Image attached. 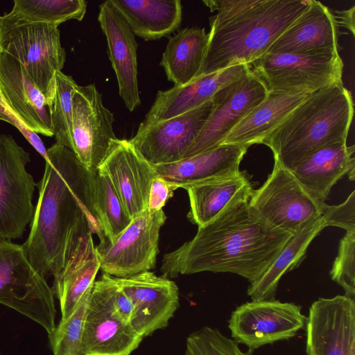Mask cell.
<instances>
[{
	"label": "cell",
	"instance_id": "obj_1",
	"mask_svg": "<svg viewBox=\"0 0 355 355\" xmlns=\"http://www.w3.org/2000/svg\"><path fill=\"white\" fill-rule=\"evenodd\" d=\"M44 160L30 233L22 247L42 277L55 279L93 234L100 240L104 234L94 207V171L56 142L46 150Z\"/></svg>",
	"mask_w": 355,
	"mask_h": 355
},
{
	"label": "cell",
	"instance_id": "obj_2",
	"mask_svg": "<svg viewBox=\"0 0 355 355\" xmlns=\"http://www.w3.org/2000/svg\"><path fill=\"white\" fill-rule=\"evenodd\" d=\"M293 234L269 225L248 202H239L198 227L191 240L164 254L161 271L168 278L206 271L230 272L252 284Z\"/></svg>",
	"mask_w": 355,
	"mask_h": 355
},
{
	"label": "cell",
	"instance_id": "obj_3",
	"mask_svg": "<svg viewBox=\"0 0 355 355\" xmlns=\"http://www.w3.org/2000/svg\"><path fill=\"white\" fill-rule=\"evenodd\" d=\"M354 116L352 93L342 83L309 94L262 141L275 163L292 171L317 150L347 142Z\"/></svg>",
	"mask_w": 355,
	"mask_h": 355
},
{
	"label": "cell",
	"instance_id": "obj_4",
	"mask_svg": "<svg viewBox=\"0 0 355 355\" xmlns=\"http://www.w3.org/2000/svg\"><path fill=\"white\" fill-rule=\"evenodd\" d=\"M310 1L263 0L230 21L210 28L205 56L198 77L239 64H251L266 53L307 8Z\"/></svg>",
	"mask_w": 355,
	"mask_h": 355
},
{
	"label": "cell",
	"instance_id": "obj_5",
	"mask_svg": "<svg viewBox=\"0 0 355 355\" xmlns=\"http://www.w3.org/2000/svg\"><path fill=\"white\" fill-rule=\"evenodd\" d=\"M58 27L0 16V50L24 66L51 109L55 92V74L62 71L66 60Z\"/></svg>",
	"mask_w": 355,
	"mask_h": 355
},
{
	"label": "cell",
	"instance_id": "obj_6",
	"mask_svg": "<svg viewBox=\"0 0 355 355\" xmlns=\"http://www.w3.org/2000/svg\"><path fill=\"white\" fill-rule=\"evenodd\" d=\"M54 293L28 260L22 245L0 239V304L41 325L55 328Z\"/></svg>",
	"mask_w": 355,
	"mask_h": 355
},
{
	"label": "cell",
	"instance_id": "obj_7",
	"mask_svg": "<svg viewBox=\"0 0 355 355\" xmlns=\"http://www.w3.org/2000/svg\"><path fill=\"white\" fill-rule=\"evenodd\" d=\"M251 64L271 94H311L343 82L339 54L266 53Z\"/></svg>",
	"mask_w": 355,
	"mask_h": 355
},
{
	"label": "cell",
	"instance_id": "obj_8",
	"mask_svg": "<svg viewBox=\"0 0 355 355\" xmlns=\"http://www.w3.org/2000/svg\"><path fill=\"white\" fill-rule=\"evenodd\" d=\"M166 216L163 209L147 208L112 241L104 238L95 246L100 270L115 277H126L150 271L156 264L161 227Z\"/></svg>",
	"mask_w": 355,
	"mask_h": 355
},
{
	"label": "cell",
	"instance_id": "obj_9",
	"mask_svg": "<svg viewBox=\"0 0 355 355\" xmlns=\"http://www.w3.org/2000/svg\"><path fill=\"white\" fill-rule=\"evenodd\" d=\"M250 207L271 226L295 233L323 214L318 202L293 173L275 163L265 182L253 193Z\"/></svg>",
	"mask_w": 355,
	"mask_h": 355
},
{
	"label": "cell",
	"instance_id": "obj_10",
	"mask_svg": "<svg viewBox=\"0 0 355 355\" xmlns=\"http://www.w3.org/2000/svg\"><path fill=\"white\" fill-rule=\"evenodd\" d=\"M29 162L11 135L0 134V239H20L33 219L37 184L26 169Z\"/></svg>",
	"mask_w": 355,
	"mask_h": 355
},
{
	"label": "cell",
	"instance_id": "obj_11",
	"mask_svg": "<svg viewBox=\"0 0 355 355\" xmlns=\"http://www.w3.org/2000/svg\"><path fill=\"white\" fill-rule=\"evenodd\" d=\"M301 306L273 299L252 300L231 313L232 339L250 350L295 337L306 323Z\"/></svg>",
	"mask_w": 355,
	"mask_h": 355
},
{
	"label": "cell",
	"instance_id": "obj_12",
	"mask_svg": "<svg viewBox=\"0 0 355 355\" xmlns=\"http://www.w3.org/2000/svg\"><path fill=\"white\" fill-rule=\"evenodd\" d=\"M114 121L94 84L77 87L72 96L70 150L90 171L98 168L118 139Z\"/></svg>",
	"mask_w": 355,
	"mask_h": 355
},
{
	"label": "cell",
	"instance_id": "obj_13",
	"mask_svg": "<svg viewBox=\"0 0 355 355\" xmlns=\"http://www.w3.org/2000/svg\"><path fill=\"white\" fill-rule=\"evenodd\" d=\"M112 277L103 274L92 288L84 322L86 355H130L143 340L116 313Z\"/></svg>",
	"mask_w": 355,
	"mask_h": 355
},
{
	"label": "cell",
	"instance_id": "obj_14",
	"mask_svg": "<svg viewBox=\"0 0 355 355\" xmlns=\"http://www.w3.org/2000/svg\"><path fill=\"white\" fill-rule=\"evenodd\" d=\"M268 94L265 84L252 69L220 89L212 98L214 107L209 119L183 159L220 146L232 128Z\"/></svg>",
	"mask_w": 355,
	"mask_h": 355
},
{
	"label": "cell",
	"instance_id": "obj_15",
	"mask_svg": "<svg viewBox=\"0 0 355 355\" xmlns=\"http://www.w3.org/2000/svg\"><path fill=\"white\" fill-rule=\"evenodd\" d=\"M305 326L306 355H355L354 298H318L309 307Z\"/></svg>",
	"mask_w": 355,
	"mask_h": 355
},
{
	"label": "cell",
	"instance_id": "obj_16",
	"mask_svg": "<svg viewBox=\"0 0 355 355\" xmlns=\"http://www.w3.org/2000/svg\"><path fill=\"white\" fill-rule=\"evenodd\" d=\"M213 107L211 99L178 116L139 128L129 141L152 165L180 161L204 127Z\"/></svg>",
	"mask_w": 355,
	"mask_h": 355
},
{
	"label": "cell",
	"instance_id": "obj_17",
	"mask_svg": "<svg viewBox=\"0 0 355 355\" xmlns=\"http://www.w3.org/2000/svg\"><path fill=\"white\" fill-rule=\"evenodd\" d=\"M113 278L132 303L130 324L143 338L168 325L180 306L179 289L173 281L150 271Z\"/></svg>",
	"mask_w": 355,
	"mask_h": 355
},
{
	"label": "cell",
	"instance_id": "obj_18",
	"mask_svg": "<svg viewBox=\"0 0 355 355\" xmlns=\"http://www.w3.org/2000/svg\"><path fill=\"white\" fill-rule=\"evenodd\" d=\"M98 21L105 35L107 54L120 96L132 112L141 103L137 80V43L125 19L111 0L99 6Z\"/></svg>",
	"mask_w": 355,
	"mask_h": 355
},
{
	"label": "cell",
	"instance_id": "obj_19",
	"mask_svg": "<svg viewBox=\"0 0 355 355\" xmlns=\"http://www.w3.org/2000/svg\"><path fill=\"white\" fill-rule=\"evenodd\" d=\"M99 167L110 177L131 219L147 208L150 185L158 175L129 140L118 139Z\"/></svg>",
	"mask_w": 355,
	"mask_h": 355
},
{
	"label": "cell",
	"instance_id": "obj_20",
	"mask_svg": "<svg viewBox=\"0 0 355 355\" xmlns=\"http://www.w3.org/2000/svg\"><path fill=\"white\" fill-rule=\"evenodd\" d=\"M338 27L332 10L320 1L311 0L307 8L266 53L338 55Z\"/></svg>",
	"mask_w": 355,
	"mask_h": 355
},
{
	"label": "cell",
	"instance_id": "obj_21",
	"mask_svg": "<svg viewBox=\"0 0 355 355\" xmlns=\"http://www.w3.org/2000/svg\"><path fill=\"white\" fill-rule=\"evenodd\" d=\"M0 94L4 101L32 132L53 137L51 107L24 66L0 50Z\"/></svg>",
	"mask_w": 355,
	"mask_h": 355
},
{
	"label": "cell",
	"instance_id": "obj_22",
	"mask_svg": "<svg viewBox=\"0 0 355 355\" xmlns=\"http://www.w3.org/2000/svg\"><path fill=\"white\" fill-rule=\"evenodd\" d=\"M250 70V64H239L199 76L182 87L174 86L166 91H159L139 128L171 119L202 105L212 99L220 89Z\"/></svg>",
	"mask_w": 355,
	"mask_h": 355
},
{
	"label": "cell",
	"instance_id": "obj_23",
	"mask_svg": "<svg viewBox=\"0 0 355 355\" xmlns=\"http://www.w3.org/2000/svg\"><path fill=\"white\" fill-rule=\"evenodd\" d=\"M355 148L347 142L322 147L291 171L306 191L320 204L327 200L333 186L347 175L355 178Z\"/></svg>",
	"mask_w": 355,
	"mask_h": 355
},
{
	"label": "cell",
	"instance_id": "obj_24",
	"mask_svg": "<svg viewBox=\"0 0 355 355\" xmlns=\"http://www.w3.org/2000/svg\"><path fill=\"white\" fill-rule=\"evenodd\" d=\"M190 209L188 219L198 227L215 219L230 207L248 202L253 189L243 171L198 182L184 187Z\"/></svg>",
	"mask_w": 355,
	"mask_h": 355
},
{
	"label": "cell",
	"instance_id": "obj_25",
	"mask_svg": "<svg viewBox=\"0 0 355 355\" xmlns=\"http://www.w3.org/2000/svg\"><path fill=\"white\" fill-rule=\"evenodd\" d=\"M248 148L223 144L176 162L153 166L157 174L176 189H184L198 182L239 172Z\"/></svg>",
	"mask_w": 355,
	"mask_h": 355
},
{
	"label": "cell",
	"instance_id": "obj_26",
	"mask_svg": "<svg viewBox=\"0 0 355 355\" xmlns=\"http://www.w3.org/2000/svg\"><path fill=\"white\" fill-rule=\"evenodd\" d=\"M309 94L269 93L261 103L251 110L232 128L220 145L250 147L255 144H261L264 139Z\"/></svg>",
	"mask_w": 355,
	"mask_h": 355
},
{
	"label": "cell",
	"instance_id": "obj_27",
	"mask_svg": "<svg viewBox=\"0 0 355 355\" xmlns=\"http://www.w3.org/2000/svg\"><path fill=\"white\" fill-rule=\"evenodd\" d=\"M134 35L145 41L168 35L180 26L182 7L180 0H111Z\"/></svg>",
	"mask_w": 355,
	"mask_h": 355
},
{
	"label": "cell",
	"instance_id": "obj_28",
	"mask_svg": "<svg viewBox=\"0 0 355 355\" xmlns=\"http://www.w3.org/2000/svg\"><path fill=\"white\" fill-rule=\"evenodd\" d=\"M209 42L204 28H185L170 37L160 65L175 87L184 86L198 77Z\"/></svg>",
	"mask_w": 355,
	"mask_h": 355
},
{
	"label": "cell",
	"instance_id": "obj_29",
	"mask_svg": "<svg viewBox=\"0 0 355 355\" xmlns=\"http://www.w3.org/2000/svg\"><path fill=\"white\" fill-rule=\"evenodd\" d=\"M99 270L92 236L64 270L54 279L52 288L60 303V320L69 317L83 297L92 291Z\"/></svg>",
	"mask_w": 355,
	"mask_h": 355
},
{
	"label": "cell",
	"instance_id": "obj_30",
	"mask_svg": "<svg viewBox=\"0 0 355 355\" xmlns=\"http://www.w3.org/2000/svg\"><path fill=\"white\" fill-rule=\"evenodd\" d=\"M325 227L321 216L293 233L264 274L257 281L250 284L248 295L251 300L273 299L282 277L302 262L309 245Z\"/></svg>",
	"mask_w": 355,
	"mask_h": 355
},
{
	"label": "cell",
	"instance_id": "obj_31",
	"mask_svg": "<svg viewBox=\"0 0 355 355\" xmlns=\"http://www.w3.org/2000/svg\"><path fill=\"white\" fill-rule=\"evenodd\" d=\"M8 19L58 26L68 20L82 21L86 13L84 0H14Z\"/></svg>",
	"mask_w": 355,
	"mask_h": 355
},
{
	"label": "cell",
	"instance_id": "obj_32",
	"mask_svg": "<svg viewBox=\"0 0 355 355\" xmlns=\"http://www.w3.org/2000/svg\"><path fill=\"white\" fill-rule=\"evenodd\" d=\"M94 202L104 238L113 241L131 222L107 173L99 167L94 173Z\"/></svg>",
	"mask_w": 355,
	"mask_h": 355
},
{
	"label": "cell",
	"instance_id": "obj_33",
	"mask_svg": "<svg viewBox=\"0 0 355 355\" xmlns=\"http://www.w3.org/2000/svg\"><path fill=\"white\" fill-rule=\"evenodd\" d=\"M91 291L83 297L73 313L60 320L53 332L49 334L53 355H86L84 322Z\"/></svg>",
	"mask_w": 355,
	"mask_h": 355
},
{
	"label": "cell",
	"instance_id": "obj_34",
	"mask_svg": "<svg viewBox=\"0 0 355 355\" xmlns=\"http://www.w3.org/2000/svg\"><path fill=\"white\" fill-rule=\"evenodd\" d=\"M78 85L62 71L55 74V92L51 109V122L56 143L69 150L72 118V96Z\"/></svg>",
	"mask_w": 355,
	"mask_h": 355
},
{
	"label": "cell",
	"instance_id": "obj_35",
	"mask_svg": "<svg viewBox=\"0 0 355 355\" xmlns=\"http://www.w3.org/2000/svg\"><path fill=\"white\" fill-rule=\"evenodd\" d=\"M239 345L217 328L205 326L187 336L184 355H252L253 350L244 352Z\"/></svg>",
	"mask_w": 355,
	"mask_h": 355
},
{
	"label": "cell",
	"instance_id": "obj_36",
	"mask_svg": "<svg viewBox=\"0 0 355 355\" xmlns=\"http://www.w3.org/2000/svg\"><path fill=\"white\" fill-rule=\"evenodd\" d=\"M333 281L347 296L355 295V232H347L340 239L338 254L330 270Z\"/></svg>",
	"mask_w": 355,
	"mask_h": 355
},
{
	"label": "cell",
	"instance_id": "obj_37",
	"mask_svg": "<svg viewBox=\"0 0 355 355\" xmlns=\"http://www.w3.org/2000/svg\"><path fill=\"white\" fill-rule=\"evenodd\" d=\"M263 0H206L203 3L211 12L217 13L209 18L210 28L220 26L238 15L259 5Z\"/></svg>",
	"mask_w": 355,
	"mask_h": 355
},
{
	"label": "cell",
	"instance_id": "obj_38",
	"mask_svg": "<svg viewBox=\"0 0 355 355\" xmlns=\"http://www.w3.org/2000/svg\"><path fill=\"white\" fill-rule=\"evenodd\" d=\"M322 217L325 226H335L347 232H355V191L338 205H323Z\"/></svg>",
	"mask_w": 355,
	"mask_h": 355
},
{
	"label": "cell",
	"instance_id": "obj_39",
	"mask_svg": "<svg viewBox=\"0 0 355 355\" xmlns=\"http://www.w3.org/2000/svg\"><path fill=\"white\" fill-rule=\"evenodd\" d=\"M0 120L8 122L17 128L31 146L45 159L46 148L39 135L31 131L19 117L12 112L0 94Z\"/></svg>",
	"mask_w": 355,
	"mask_h": 355
},
{
	"label": "cell",
	"instance_id": "obj_40",
	"mask_svg": "<svg viewBox=\"0 0 355 355\" xmlns=\"http://www.w3.org/2000/svg\"><path fill=\"white\" fill-rule=\"evenodd\" d=\"M175 190L176 189L171 182L159 175L155 177L150 185L147 209L151 211L162 209Z\"/></svg>",
	"mask_w": 355,
	"mask_h": 355
},
{
	"label": "cell",
	"instance_id": "obj_41",
	"mask_svg": "<svg viewBox=\"0 0 355 355\" xmlns=\"http://www.w3.org/2000/svg\"><path fill=\"white\" fill-rule=\"evenodd\" d=\"M112 298L114 309L117 315L125 322L130 323L134 313V306L128 297L119 288L112 276Z\"/></svg>",
	"mask_w": 355,
	"mask_h": 355
},
{
	"label": "cell",
	"instance_id": "obj_42",
	"mask_svg": "<svg viewBox=\"0 0 355 355\" xmlns=\"http://www.w3.org/2000/svg\"><path fill=\"white\" fill-rule=\"evenodd\" d=\"M354 6H353L345 10L332 11L338 26L345 27L353 35L354 34Z\"/></svg>",
	"mask_w": 355,
	"mask_h": 355
}]
</instances>
